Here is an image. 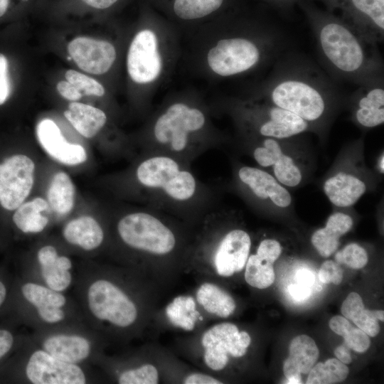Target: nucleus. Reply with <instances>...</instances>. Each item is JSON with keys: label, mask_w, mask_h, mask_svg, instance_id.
<instances>
[{"label": "nucleus", "mask_w": 384, "mask_h": 384, "mask_svg": "<svg viewBox=\"0 0 384 384\" xmlns=\"http://www.w3.org/2000/svg\"><path fill=\"white\" fill-rule=\"evenodd\" d=\"M348 348H349L343 343L336 347L334 350V354L336 358L345 364H348L352 361V358Z\"/></svg>", "instance_id": "nucleus-51"}, {"label": "nucleus", "mask_w": 384, "mask_h": 384, "mask_svg": "<svg viewBox=\"0 0 384 384\" xmlns=\"http://www.w3.org/2000/svg\"><path fill=\"white\" fill-rule=\"evenodd\" d=\"M316 40L325 72L336 82L361 85L383 78V61L374 43L336 14L311 0H299Z\"/></svg>", "instance_id": "nucleus-2"}, {"label": "nucleus", "mask_w": 384, "mask_h": 384, "mask_svg": "<svg viewBox=\"0 0 384 384\" xmlns=\"http://www.w3.org/2000/svg\"><path fill=\"white\" fill-rule=\"evenodd\" d=\"M43 346L53 356L74 364L86 359L90 353L89 341L78 335H54L47 338Z\"/></svg>", "instance_id": "nucleus-24"}, {"label": "nucleus", "mask_w": 384, "mask_h": 384, "mask_svg": "<svg viewBox=\"0 0 384 384\" xmlns=\"http://www.w3.org/2000/svg\"><path fill=\"white\" fill-rule=\"evenodd\" d=\"M184 384H221L223 382L207 373L193 372L182 379Z\"/></svg>", "instance_id": "nucleus-43"}, {"label": "nucleus", "mask_w": 384, "mask_h": 384, "mask_svg": "<svg viewBox=\"0 0 384 384\" xmlns=\"http://www.w3.org/2000/svg\"><path fill=\"white\" fill-rule=\"evenodd\" d=\"M245 146L258 167L287 188L302 186L311 171L313 159L301 135L287 139L245 138Z\"/></svg>", "instance_id": "nucleus-5"}, {"label": "nucleus", "mask_w": 384, "mask_h": 384, "mask_svg": "<svg viewBox=\"0 0 384 384\" xmlns=\"http://www.w3.org/2000/svg\"><path fill=\"white\" fill-rule=\"evenodd\" d=\"M206 122L200 109L183 102L171 105L154 122L151 153L167 154L188 164L202 152L195 137L204 129Z\"/></svg>", "instance_id": "nucleus-6"}, {"label": "nucleus", "mask_w": 384, "mask_h": 384, "mask_svg": "<svg viewBox=\"0 0 384 384\" xmlns=\"http://www.w3.org/2000/svg\"><path fill=\"white\" fill-rule=\"evenodd\" d=\"M354 220L347 209L336 208L327 218L325 226L314 231L311 242L323 257H329L338 248L340 238L353 228Z\"/></svg>", "instance_id": "nucleus-21"}, {"label": "nucleus", "mask_w": 384, "mask_h": 384, "mask_svg": "<svg viewBox=\"0 0 384 384\" xmlns=\"http://www.w3.org/2000/svg\"><path fill=\"white\" fill-rule=\"evenodd\" d=\"M40 318L46 323L56 324L65 317L64 311L59 307H52L37 310Z\"/></svg>", "instance_id": "nucleus-44"}, {"label": "nucleus", "mask_w": 384, "mask_h": 384, "mask_svg": "<svg viewBox=\"0 0 384 384\" xmlns=\"http://www.w3.org/2000/svg\"><path fill=\"white\" fill-rule=\"evenodd\" d=\"M79 4L87 9L106 11L114 7L121 0H78Z\"/></svg>", "instance_id": "nucleus-46"}, {"label": "nucleus", "mask_w": 384, "mask_h": 384, "mask_svg": "<svg viewBox=\"0 0 384 384\" xmlns=\"http://www.w3.org/2000/svg\"><path fill=\"white\" fill-rule=\"evenodd\" d=\"M363 137L343 146L324 176L323 193L336 208L349 209L378 183L377 174L366 164Z\"/></svg>", "instance_id": "nucleus-4"}, {"label": "nucleus", "mask_w": 384, "mask_h": 384, "mask_svg": "<svg viewBox=\"0 0 384 384\" xmlns=\"http://www.w3.org/2000/svg\"><path fill=\"white\" fill-rule=\"evenodd\" d=\"M15 345V336L8 329L0 328V362L11 352Z\"/></svg>", "instance_id": "nucleus-42"}, {"label": "nucleus", "mask_w": 384, "mask_h": 384, "mask_svg": "<svg viewBox=\"0 0 384 384\" xmlns=\"http://www.w3.org/2000/svg\"><path fill=\"white\" fill-rule=\"evenodd\" d=\"M352 122L363 129L384 122V79L358 85L347 99Z\"/></svg>", "instance_id": "nucleus-17"}, {"label": "nucleus", "mask_w": 384, "mask_h": 384, "mask_svg": "<svg viewBox=\"0 0 384 384\" xmlns=\"http://www.w3.org/2000/svg\"><path fill=\"white\" fill-rule=\"evenodd\" d=\"M50 209L46 200L37 197L21 203L13 215L15 225L24 233H38L46 227L48 219L43 212Z\"/></svg>", "instance_id": "nucleus-28"}, {"label": "nucleus", "mask_w": 384, "mask_h": 384, "mask_svg": "<svg viewBox=\"0 0 384 384\" xmlns=\"http://www.w3.org/2000/svg\"><path fill=\"white\" fill-rule=\"evenodd\" d=\"M36 135L44 151L51 158L63 164L75 166L87 160V153L84 147L68 142L52 119L41 120L37 125Z\"/></svg>", "instance_id": "nucleus-19"}, {"label": "nucleus", "mask_w": 384, "mask_h": 384, "mask_svg": "<svg viewBox=\"0 0 384 384\" xmlns=\"http://www.w3.org/2000/svg\"><path fill=\"white\" fill-rule=\"evenodd\" d=\"M64 116L75 129L85 138L95 137L107 122L105 113L100 109L74 102L64 112Z\"/></svg>", "instance_id": "nucleus-27"}, {"label": "nucleus", "mask_w": 384, "mask_h": 384, "mask_svg": "<svg viewBox=\"0 0 384 384\" xmlns=\"http://www.w3.org/2000/svg\"><path fill=\"white\" fill-rule=\"evenodd\" d=\"M273 265L256 253H250L244 268L246 282L259 289L269 287L273 284L275 278Z\"/></svg>", "instance_id": "nucleus-31"}, {"label": "nucleus", "mask_w": 384, "mask_h": 384, "mask_svg": "<svg viewBox=\"0 0 384 384\" xmlns=\"http://www.w3.org/2000/svg\"><path fill=\"white\" fill-rule=\"evenodd\" d=\"M295 279L297 283L310 288L314 282V276L310 270L301 269L296 273Z\"/></svg>", "instance_id": "nucleus-50"}, {"label": "nucleus", "mask_w": 384, "mask_h": 384, "mask_svg": "<svg viewBox=\"0 0 384 384\" xmlns=\"http://www.w3.org/2000/svg\"><path fill=\"white\" fill-rule=\"evenodd\" d=\"M196 299L204 312L218 318L229 317L236 309V303L233 297L220 286L210 282H204L198 287Z\"/></svg>", "instance_id": "nucleus-25"}, {"label": "nucleus", "mask_w": 384, "mask_h": 384, "mask_svg": "<svg viewBox=\"0 0 384 384\" xmlns=\"http://www.w3.org/2000/svg\"><path fill=\"white\" fill-rule=\"evenodd\" d=\"M363 309L364 304L361 296L356 292H351L343 302L341 311L345 318L351 320Z\"/></svg>", "instance_id": "nucleus-41"}, {"label": "nucleus", "mask_w": 384, "mask_h": 384, "mask_svg": "<svg viewBox=\"0 0 384 384\" xmlns=\"http://www.w3.org/2000/svg\"><path fill=\"white\" fill-rule=\"evenodd\" d=\"M353 326L348 319L342 316H334L329 320L330 329L336 334L343 336Z\"/></svg>", "instance_id": "nucleus-47"}, {"label": "nucleus", "mask_w": 384, "mask_h": 384, "mask_svg": "<svg viewBox=\"0 0 384 384\" xmlns=\"http://www.w3.org/2000/svg\"><path fill=\"white\" fill-rule=\"evenodd\" d=\"M65 79L79 91L86 95L102 97L105 95L104 87L95 79L74 70H68Z\"/></svg>", "instance_id": "nucleus-35"}, {"label": "nucleus", "mask_w": 384, "mask_h": 384, "mask_svg": "<svg viewBox=\"0 0 384 384\" xmlns=\"http://www.w3.org/2000/svg\"><path fill=\"white\" fill-rule=\"evenodd\" d=\"M117 230L127 246L152 260L169 259L175 255L181 246L175 228L152 212L128 213L119 220Z\"/></svg>", "instance_id": "nucleus-8"}, {"label": "nucleus", "mask_w": 384, "mask_h": 384, "mask_svg": "<svg viewBox=\"0 0 384 384\" xmlns=\"http://www.w3.org/2000/svg\"><path fill=\"white\" fill-rule=\"evenodd\" d=\"M383 310L363 309L351 321L368 336L374 337L378 334L380 327L378 321H384Z\"/></svg>", "instance_id": "nucleus-36"}, {"label": "nucleus", "mask_w": 384, "mask_h": 384, "mask_svg": "<svg viewBox=\"0 0 384 384\" xmlns=\"http://www.w3.org/2000/svg\"><path fill=\"white\" fill-rule=\"evenodd\" d=\"M251 341L250 335L235 324L218 323L198 336L197 354L207 370L219 372L226 368L231 358L245 356Z\"/></svg>", "instance_id": "nucleus-11"}, {"label": "nucleus", "mask_w": 384, "mask_h": 384, "mask_svg": "<svg viewBox=\"0 0 384 384\" xmlns=\"http://www.w3.org/2000/svg\"><path fill=\"white\" fill-rule=\"evenodd\" d=\"M230 111L245 138L287 139L314 132L312 127L297 115L260 100L238 101Z\"/></svg>", "instance_id": "nucleus-9"}, {"label": "nucleus", "mask_w": 384, "mask_h": 384, "mask_svg": "<svg viewBox=\"0 0 384 384\" xmlns=\"http://www.w3.org/2000/svg\"><path fill=\"white\" fill-rule=\"evenodd\" d=\"M25 373L34 384H84L85 375L77 364L63 361L44 350H37L29 357Z\"/></svg>", "instance_id": "nucleus-16"}, {"label": "nucleus", "mask_w": 384, "mask_h": 384, "mask_svg": "<svg viewBox=\"0 0 384 384\" xmlns=\"http://www.w3.org/2000/svg\"><path fill=\"white\" fill-rule=\"evenodd\" d=\"M334 253L336 262L339 265H346L354 270L364 267L368 261L366 250L355 242L345 245L341 250H337Z\"/></svg>", "instance_id": "nucleus-34"}, {"label": "nucleus", "mask_w": 384, "mask_h": 384, "mask_svg": "<svg viewBox=\"0 0 384 384\" xmlns=\"http://www.w3.org/2000/svg\"><path fill=\"white\" fill-rule=\"evenodd\" d=\"M313 1V0H311ZM370 41L384 38V0H317Z\"/></svg>", "instance_id": "nucleus-13"}, {"label": "nucleus", "mask_w": 384, "mask_h": 384, "mask_svg": "<svg viewBox=\"0 0 384 384\" xmlns=\"http://www.w3.org/2000/svg\"><path fill=\"white\" fill-rule=\"evenodd\" d=\"M35 164L23 154H15L0 164V204L16 210L28 196L34 182Z\"/></svg>", "instance_id": "nucleus-14"}, {"label": "nucleus", "mask_w": 384, "mask_h": 384, "mask_svg": "<svg viewBox=\"0 0 384 384\" xmlns=\"http://www.w3.org/2000/svg\"><path fill=\"white\" fill-rule=\"evenodd\" d=\"M20 293L22 297L37 310L52 307L62 308L66 304L65 297L60 292L33 282L22 284Z\"/></svg>", "instance_id": "nucleus-30"}, {"label": "nucleus", "mask_w": 384, "mask_h": 384, "mask_svg": "<svg viewBox=\"0 0 384 384\" xmlns=\"http://www.w3.org/2000/svg\"><path fill=\"white\" fill-rule=\"evenodd\" d=\"M349 373L347 366L337 358L314 365L309 372L307 384H333L343 381Z\"/></svg>", "instance_id": "nucleus-32"}, {"label": "nucleus", "mask_w": 384, "mask_h": 384, "mask_svg": "<svg viewBox=\"0 0 384 384\" xmlns=\"http://www.w3.org/2000/svg\"><path fill=\"white\" fill-rule=\"evenodd\" d=\"M9 295V287L5 277L0 274V311L5 305Z\"/></svg>", "instance_id": "nucleus-52"}, {"label": "nucleus", "mask_w": 384, "mask_h": 384, "mask_svg": "<svg viewBox=\"0 0 384 384\" xmlns=\"http://www.w3.org/2000/svg\"><path fill=\"white\" fill-rule=\"evenodd\" d=\"M289 292L292 297L297 301H303L310 295V288L298 283L289 285Z\"/></svg>", "instance_id": "nucleus-49"}, {"label": "nucleus", "mask_w": 384, "mask_h": 384, "mask_svg": "<svg viewBox=\"0 0 384 384\" xmlns=\"http://www.w3.org/2000/svg\"><path fill=\"white\" fill-rule=\"evenodd\" d=\"M233 181L236 191L255 210L271 215L294 212L290 191L267 171L237 164L233 170Z\"/></svg>", "instance_id": "nucleus-10"}, {"label": "nucleus", "mask_w": 384, "mask_h": 384, "mask_svg": "<svg viewBox=\"0 0 384 384\" xmlns=\"http://www.w3.org/2000/svg\"><path fill=\"white\" fill-rule=\"evenodd\" d=\"M376 171L380 175H383L384 174V153L383 151L377 160Z\"/></svg>", "instance_id": "nucleus-54"}, {"label": "nucleus", "mask_w": 384, "mask_h": 384, "mask_svg": "<svg viewBox=\"0 0 384 384\" xmlns=\"http://www.w3.org/2000/svg\"><path fill=\"white\" fill-rule=\"evenodd\" d=\"M117 381L119 384H157L160 374L156 366L147 363L122 371Z\"/></svg>", "instance_id": "nucleus-33"}, {"label": "nucleus", "mask_w": 384, "mask_h": 384, "mask_svg": "<svg viewBox=\"0 0 384 384\" xmlns=\"http://www.w3.org/2000/svg\"><path fill=\"white\" fill-rule=\"evenodd\" d=\"M266 4L270 5L272 9L277 11L284 13L290 14L294 9V6L297 5L299 0H262Z\"/></svg>", "instance_id": "nucleus-48"}, {"label": "nucleus", "mask_w": 384, "mask_h": 384, "mask_svg": "<svg viewBox=\"0 0 384 384\" xmlns=\"http://www.w3.org/2000/svg\"><path fill=\"white\" fill-rule=\"evenodd\" d=\"M206 221L193 256L218 276L230 277L244 270L250 253V234L240 227L218 232L211 214Z\"/></svg>", "instance_id": "nucleus-7"}, {"label": "nucleus", "mask_w": 384, "mask_h": 384, "mask_svg": "<svg viewBox=\"0 0 384 384\" xmlns=\"http://www.w3.org/2000/svg\"><path fill=\"white\" fill-rule=\"evenodd\" d=\"M135 176L156 206L187 209L203 198V187L186 163L167 154L151 153L138 164Z\"/></svg>", "instance_id": "nucleus-3"}, {"label": "nucleus", "mask_w": 384, "mask_h": 384, "mask_svg": "<svg viewBox=\"0 0 384 384\" xmlns=\"http://www.w3.org/2000/svg\"><path fill=\"white\" fill-rule=\"evenodd\" d=\"M253 99L290 112L324 139L346 102L336 82L306 55L285 51L273 63Z\"/></svg>", "instance_id": "nucleus-1"}, {"label": "nucleus", "mask_w": 384, "mask_h": 384, "mask_svg": "<svg viewBox=\"0 0 384 384\" xmlns=\"http://www.w3.org/2000/svg\"><path fill=\"white\" fill-rule=\"evenodd\" d=\"M60 95L68 100L76 101L82 97V93L68 81H60L57 85Z\"/></svg>", "instance_id": "nucleus-45"}, {"label": "nucleus", "mask_w": 384, "mask_h": 384, "mask_svg": "<svg viewBox=\"0 0 384 384\" xmlns=\"http://www.w3.org/2000/svg\"><path fill=\"white\" fill-rule=\"evenodd\" d=\"M63 235L69 243L85 250H92L101 245L104 231L100 223L92 216L83 215L68 222Z\"/></svg>", "instance_id": "nucleus-23"}, {"label": "nucleus", "mask_w": 384, "mask_h": 384, "mask_svg": "<svg viewBox=\"0 0 384 384\" xmlns=\"http://www.w3.org/2000/svg\"><path fill=\"white\" fill-rule=\"evenodd\" d=\"M344 343L358 352H366L370 346L369 336L359 328L352 326L343 336Z\"/></svg>", "instance_id": "nucleus-37"}, {"label": "nucleus", "mask_w": 384, "mask_h": 384, "mask_svg": "<svg viewBox=\"0 0 384 384\" xmlns=\"http://www.w3.org/2000/svg\"><path fill=\"white\" fill-rule=\"evenodd\" d=\"M87 302L95 317L119 329L132 326L139 317V309L135 301L108 279H99L91 284Z\"/></svg>", "instance_id": "nucleus-12"}, {"label": "nucleus", "mask_w": 384, "mask_h": 384, "mask_svg": "<svg viewBox=\"0 0 384 384\" xmlns=\"http://www.w3.org/2000/svg\"><path fill=\"white\" fill-rule=\"evenodd\" d=\"M68 51L81 70L95 75L107 73L117 56L111 43L87 37L74 38L69 43Z\"/></svg>", "instance_id": "nucleus-18"}, {"label": "nucleus", "mask_w": 384, "mask_h": 384, "mask_svg": "<svg viewBox=\"0 0 384 384\" xmlns=\"http://www.w3.org/2000/svg\"><path fill=\"white\" fill-rule=\"evenodd\" d=\"M166 6L178 19L198 20L228 10L236 0H164Z\"/></svg>", "instance_id": "nucleus-26"}, {"label": "nucleus", "mask_w": 384, "mask_h": 384, "mask_svg": "<svg viewBox=\"0 0 384 384\" xmlns=\"http://www.w3.org/2000/svg\"><path fill=\"white\" fill-rule=\"evenodd\" d=\"M319 279L324 284L338 285L343 279L341 265L331 260L324 261L319 271Z\"/></svg>", "instance_id": "nucleus-38"}, {"label": "nucleus", "mask_w": 384, "mask_h": 384, "mask_svg": "<svg viewBox=\"0 0 384 384\" xmlns=\"http://www.w3.org/2000/svg\"><path fill=\"white\" fill-rule=\"evenodd\" d=\"M127 68L131 79L138 84H148L156 80L162 69L155 33L145 28L139 31L132 41Z\"/></svg>", "instance_id": "nucleus-15"}, {"label": "nucleus", "mask_w": 384, "mask_h": 384, "mask_svg": "<svg viewBox=\"0 0 384 384\" xmlns=\"http://www.w3.org/2000/svg\"><path fill=\"white\" fill-rule=\"evenodd\" d=\"M282 251L281 244L277 240L267 238L260 241L255 253L263 260L274 264L279 257Z\"/></svg>", "instance_id": "nucleus-39"}, {"label": "nucleus", "mask_w": 384, "mask_h": 384, "mask_svg": "<svg viewBox=\"0 0 384 384\" xmlns=\"http://www.w3.org/2000/svg\"><path fill=\"white\" fill-rule=\"evenodd\" d=\"M37 258L48 287L60 292L70 286L72 262L68 257L59 256L55 247L45 245L38 250Z\"/></svg>", "instance_id": "nucleus-22"}, {"label": "nucleus", "mask_w": 384, "mask_h": 384, "mask_svg": "<svg viewBox=\"0 0 384 384\" xmlns=\"http://www.w3.org/2000/svg\"><path fill=\"white\" fill-rule=\"evenodd\" d=\"M11 93V82L9 73V62L6 57L0 53V105H4Z\"/></svg>", "instance_id": "nucleus-40"}, {"label": "nucleus", "mask_w": 384, "mask_h": 384, "mask_svg": "<svg viewBox=\"0 0 384 384\" xmlns=\"http://www.w3.org/2000/svg\"><path fill=\"white\" fill-rule=\"evenodd\" d=\"M75 187L69 175L63 171L52 178L47 191V202L50 209L60 215L70 212L73 208Z\"/></svg>", "instance_id": "nucleus-29"}, {"label": "nucleus", "mask_w": 384, "mask_h": 384, "mask_svg": "<svg viewBox=\"0 0 384 384\" xmlns=\"http://www.w3.org/2000/svg\"><path fill=\"white\" fill-rule=\"evenodd\" d=\"M315 341L307 335H299L290 342L289 356L283 364V372L288 383H302V374H307L319 358Z\"/></svg>", "instance_id": "nucleus-20"}, {"label": "nucleus", "mask_w": 384, "mask_h": 384, "mask_svg": "<svg viewBox=\"0 0 384 384\" xmlns=\"http://www.w3.org/2000/svg\"><path fill=\"white\" fill-rule=\"evenodd\" d=\"M14 0H0V18L4 17L11 9Z\"/></svg>", "instance_id": "nucleus-53"}]
</instances>
